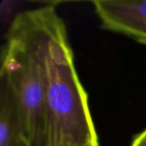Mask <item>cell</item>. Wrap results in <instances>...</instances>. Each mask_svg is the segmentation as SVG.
Instances as JSON below:
<instances>
[{
	"instance_id": "cell-4",
	"label": "cell",
	"mask_w": 146,
	"mask_h": 146,
	"mask_svg": "<svg viewBox=\"0 0 146 146\" xmlns=\"http://www.w3.org/2000/svg\"><path fill=\"white\" fill-rule=\"evenodd\" d=\"M23 139L22 121L14 91L0 73V146H17Z\"/></svg>"
},
{
	"instance_id": "cell-5",
	"label": "cell",
	"mask_w": 146,
	"mask_h": 146,
	"mask_svg": "<svg viewBox=\"0 0 146 146\" xmlns=\"http://www.w3.org/2000/svg\"><path fill=\"white\" fill-rule=\"evenodd\" d=\"M131 146H146V129L135 137Z\"/></svg>"
},
{
	"instance_id": "cell-2",
	"label": "cell",
	"mask_w": 146,
	"mask_h": 146,
	"mask_svg": "<svg viewBox=\"0 0 146 146\" xmlns=\"http://www.w3.org/2000/svg\"><path fill=\"white\" fill-rule=\"evenodd\" d=\"M0 73L14 91L24 140L29 146H45V91L41 63L32 44L13 26L3 51Z\"/></svg>"
},
{
	"instance_id": "cell-6",
	"label": "cell",
	"mask_w": 146,
	"mask_h": 146,
	"mask_svg": "<svg viewBox=\"0 0 146 146\" xmlns=\"http://www.w3.org/2000/svg\"><path fill=\"white\" fill-rule=\"evenodd\" d=\"M17 146H29L28 145V144L24 140V139H21L20 142H19V144L17 145Z\"/></svg>"
},
{
	"instance_id": "cell-3",
	"label": "cell",
	"mask_w": 146,
	"mask_h": 146,
	"mask_svg": "<svg viewBox=\"0 0 146 146\" xmlns=\"http://www.w3.org/2000/svg\"><path fill=\"white\" fill-rule=\"evenodd\" d=\"M102 26L146 44V0L92 2Z\"/></svg>"
},
{
	"instance_id": "cell-1",
	"label": "cell",
	"mask_w": 146,
	"mask_h": 146,
	"mask_svg": "<svg viewBox=\"0 0 146 146\" xmlns=\"http://www.w3.org/2000/svg\"><path fill=\"white\" fill-rule=\"evenodd\" d=\"M11 25L29 40L41 63L45 91V146H99L67 29L55 6L22 12Z\"/></svg>"
}]
</instances>
